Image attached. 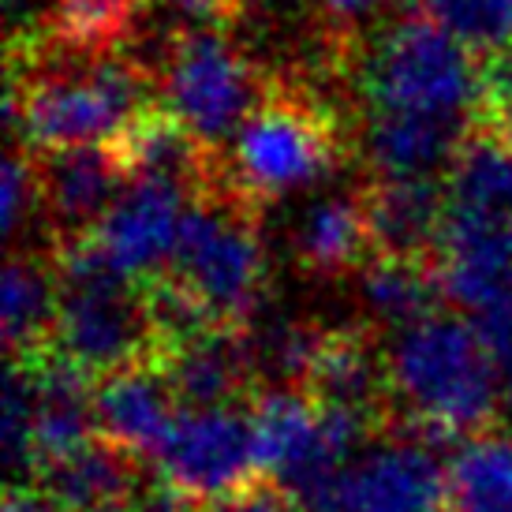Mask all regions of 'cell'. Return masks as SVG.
Returning a JSON list of instances; mask_svg holds the SVG:
<instances>
[{
  "label": "cell",
  "mask_w": 512,
  "mask_h": 512,
  "mask_svg": "<svg viewBox=\"0 0 512 512\" xmlns=\"http://www.w3.org/2000/svg\"><path fill=\"white\" fill-rule=\"evenodd\" d=\"M501 404H505V412L512 415V356L505 359V397H501Z\"/></svg>",
  "instance_id": "obj_32"
},
{
  "label": "cell",
  "mask_w": 512,
  "mask_h": 512,
  "mask_svg": "<svg viewBox=\"0 0 512 512\" xmlns=\"http://www.w3.org/2000/svg\"><path fill=\"white\" fill-rule=\"evenodd\" d=\"M157 101L154 60L131 45L75 53L45 34L8 38V124L27 150L113 143Z\"/></svg>",
  "instance_id": "obj_1"
},
{
  "label": "cell",
  "mask_w": 512,
  "mask_h": 512,
  "mask_svg": "<svg viewBox=\"0 0 512 512\" xmlns=\"http://www.w3.org/2000/svg\"><path fill=\"white\" fill-rule=\"evenodd\" d=\"M449 512H512V438H475L453 456Z\"/></svg>",
  "instance_id": "obj_23"
},
{
  "label": "cell",
  "mask_w": 512,
  "mask_h": 512,
  "mask_svg": "<svg viewBox=\"0 0 512 512\" xmlns=\"http://www.w3.org/2000/svg\"><path fill=\"white\" fill-rule=\"evenodd\" d=\"M370 415L318 400L299 385H273L251 404L258 471L292 490L299 501L363 449Z\"/></svg>",
  "instance_id": "obj_8"
},
{
  "label": "cell",
  "mask_w": 512,
  "mask_h": 512,
  "mask_svg": "<svg viewBox=\"0 0 512 512\" xmlns=\"http://www.w3.org/2000/svg\"><path fill=\"white\" fill-rule=\"evenodd\" d=\"M471 124L423 113H359L356 157L367 176H441Z\"/></svg>",
  "instance_id": "obj_14"
},
{
  "label": "cell",
  "mask_w": 512,
  "mask_h": 512,
  "mask_svg": "<svg viewBox=\"0 0 512 512\" xmlns=\"http://www.w3.org/2000/svg\"><path fill=\"white\" fill-rule=\"evenodd\" d=\"M199 512H303L299 498L281 483H243L221 498H210Z\"/></svg>",
  "instance_id": "obj_28"
},
{
  "label": "cell",
  "mask_w": 512,
  "mask_h": 512,
  "mask_svg": "<svg viewBox=\"0 0 512 512\" xmlns=\"http://www.w3.org/2000/svg\"><path fill=\"white\" fill-rule=\"evenodd\" d=\"M165 281L180 288L210 326L240 329L262 307L270 258L258 232V206L228 191L217 172L187 206Z\"/></svg>",
  "instance_id": "obj_5"
},
{
  "label": "cell",
  "mask_w": 512,
  "mask_h": 512,
  "mask_svg": "<svg viewBox=\"0 0 512 512\" xmlns=\"http://www.w3.org/2000/svg\"><path fill=\"white\" fill-rule=\"evenodd\" d=\"M322 341H326V329H314L311 322H273L251 341V359H255V370L270 374L277 385H299L307 382Z\"/></svg>",
  "instance_id": "obj_25"
},
{
  "label": "cell",
  "mask_w": 512,
  "mask_h": 512,
  "mask_svg": "<svg viewBox=\"0 0 512 512\" xmlns=\"http://www.w3.org/2000/svg\"><path fill=\"white\" fill-rule=\"evenodd\" d=\"M42 217V191H38V169L27 146H19L4 161V232L8 240H19L30 221Z\"/></svg>",
  "instance_id": "obj_27"
},
{
  "label": "cell",
  "mask_w": 512,
  "mask_h": 512,
  "mask_svg": "<svg viewBox=\"0 0 512 512\" xmlns=\"http://www.w3.org/2000/svg\"><path fill=\"white\" fill-rule=\"evenodd\" d=\"M176 8H184L191 19L199 23H221V27H232L240 23L243 15V0H172Z\"/></svg>",
  "instance_id": "obj_30"
},
{
  "label": "cell",
  "mask_w": 512,
  "mask_h": 512,
  "mask_svg": "<svg viewBox=\"0 0 512 512\" xmlns=\"http://www.w3.org/2000/svg\"><path fill=\"white\" fill-rule=\"evenodd\" d=\"M370 251L374 240H370L363 191H337L314 199L292 228V255L314 277L359 273Z\"/></svg>",
  "instance_id": "obj_17"
},
{
  "label": "cell",
  "mask_w": 512,
  "mask_h": 512,
  "mask_svg": "<svg viewBox=\"0 0 512 512\" xmlns=\"http://www.w3.org/2000/svg\"><path fill=\"white\" fill-rule=\"evenodd\" d=\"M60 512H128V505L113 501V505H90V509H60Z\"/></svg>",
  "instance_id": "obj_33"
},
{
  "label": "cell",
  "mask_w": 512,
  "mask_h": 512,
  "mask_svg": "<svg viewBox=\"0 0 512 512\" xmlns=\"http://www.w3.org/2000/svg\"><path fill=\"white\" fill-rule=\"evenodd\" d=\"M191 199L195 195L187 187L169 180H128L109 214L83 240L124 281L143 288L154 285L169 273Z\"/></svg>",
  "instance_id": "obj_11"
},
{
  "label": "cell",
  "mask_w": 512,
  "mask_h": 512,
  "mask_svg": "<svg viewBox=\"0 0 512 512\" xmlns=\"http://www.w3.org/2000/svg\"><path fill=\"white\" fill-rule=\"evenodd\" d=\"M180 404H236L255 370L251 341L236 326H202L157 352Z\"/></svg>",
  "instance_id": "obj_16"
},
{
  "label": "cell",
  "mask_w": 512,
  "mask_h": 512,
  "mask_svg": "<svg viewBox=\"0 0 512 512\" xmlns=\"http://www.w3.org/2000/svg\"><path fill=\"white\" fill-rule=\"evenodd\" d=\"M0 441H4V460L15 479L23 471H38L34 460V382L23 359H15L4 382V412H0Z\"/></svg>",
  "instance_id": "obj_26"
},
{
  "label": "cell",
  "mask_w": 512,
  "mask_h": 512,
  "mask_svg": "<svg viewBox=\"0 0 512 512\" xmlns=\"http://www.w3.org/2000/svg\"><path fill=\"white\" fill-rule=\"evenodd\" d=\"M303 505L307 512H449V464L419 438L378 441Z\"/></svg>",
  "instance_id": "obj_9"
},
{
  "label": "cell",
  "mask_w": 512,
  "mask_h": 512,
  "mask_svg": "<svg viewBox=\"0 0 512 512\" xmlns=\"http://www.w3.org/2000/svg\"><path fill=\"white\" fill-rule=\"evenodd\" d=\"M187 501L191 498H184L180 490H172L169 483L135 486V494H131V501H128V512H191Z\"/></svg>",
  "instance_id": "obj_29"
},
{
  "label": "cell",
  "mask_w": 512,
  "mask_h": 512,
  "mask_svg": "<svg viewBox=\"0 0 512 512\" xmlns=\"http://www.w3.org/2000/svg\"><path fill=\"white\" fill-rule=\"evenodd\" d=\"M146 0H49L38 34L75 53L124 49L135 34Z\"/></svg>",
  "instance_id": "obj_22"
},
{
  "label": "cell",
  "mask_w": 512,
  "mask_h": 512,
  "mask_svg": "<svg viewBox=\"0 0 512 512\" xmlns=\"http://www.w3.org/2000/svg\"><path fill=\"white\" fill-rule=\"evenodd\" d=\"M60 307L49 348L72 359L86 374H113L157 356L161 333L150 292L113 273L94 247L79 240L57 243Z\"/></svg>",
  "instance_id": "obj_6"
},
{
  "label": "cell",
  "mask_w": 512,
  "mask_h": 512,
  "mask_svg": "<svg viewBox=\"0 0 512 512\" xmlns=\"http://www.w3.org/2000/svg\"><path fill=\"white\" fill-rule=\"evenodd\" d=\"M42 490L60 509H90V505H113L135 494V471L131 456L120 453L109 441H86L75 453L60 456L42 471Z\"/></svg>",
  "instance_id": "obj_21"
},
{
  "label": "cell",
  "mask_w": 512,
  "mask_h": 512,
  "mask_svg": "<svg viewBox=\"0 0 512 512\" xmlns=\"http://www.w3.org/2000/svg\"><path fill=\"white\" fill-rule=\"evenodd\" d=\"M356 157V120L329 86L277 72L270 94L217 157V176L251 206L296 195L329 180Z\"/></svg>",
  "instance_id": "obj_2"
},
{
  "label": "cell",
  "mask_w": 512,
  "mask_h": 512,
  "mask_svg": "<svg viewBox=\"0 0 512 512\" xmlns=\"http://www.w3.org/2000/svg\"><path fill=\"white\" fill-rule=\"evenodd\" d=\"M356 113H423L471 124L483 113L486 60L419 0L374 23L348 60Z\"/></svg>",
  "instance_id": "obj_3"
},
{
  "label": "cell",
  "mask_w": 512,
  "mask_h": 512,
  "mask_svg": "<svg viewBox=\"0 0 512 512\" xmlns=\"http://www.w3.org/2000/svg\"><path fill=\"white\" fill-rule=\"evenodd\" d=\"M0 512H60V505L45 490L38 486H23L12 483L8 486V498H4V509Z\"/></svg>",
  "instance_id": "obj_31"
},
{
  "label": "cell",
  "mask_w": 512,
  "mask_h": 512,
  "mask_svg": "<svg viewBox=\"0 0 512 512\" xmlns=\"http://www.w3.org/2000/svg\"><path fill=\"white\" fill-rule=\"evenodd\" d=\"M359 191L378 255H434L449 214V187L441 176H367Z\"/></svg>",
  "instance_id": "obj_15"
},
{
  "label": "cell",
  "mask_w": 512,
  "mask_h": 512,
  "mask_svg": "<svg viewBox=\"0 0 512 512\" xmlns=\"http://www.w3.org/2000/svg\"><path fill=\"white\" fill-rule=\"evenodd\" d=\"M389 397L438 438L479 434L505 397V367L483 329L460 311H434L393 333L385 352Z\"/></svg>",
  "instance_id": "obj_4"
},
{
  "label": "cell",
  "mask_w": 512,
  "mask_h": 512,
  "mask_svg": "<svg viewBox=\"0 0 512 512\" xmlns=\"http://www.w3.org/2000/svg\"><path fill=\"white\" fill-rule=\"evenodd\" d=\"M180 408L184 404L157 359H143V363H131L113 374H101L98 389H94L98 434L120 453H128L131 460L135 456L154 460Z\"/></svg>",
  "instance_id": "obj_13"
},
{
  "label": "cell",
  "mask_w": 512,
  "mask_h": 512,
  "mask_svg": "<svg viewBox=\"0 0 512 512\" xmlns=\"http://www.w3.org/2000/svg\"><path fill=\"white\" fill-rule=\"evenodd\" d=\"M479 57L512 53V0H419Z\"/></svg>",
  "instance_id": "obj_24"
},
{
  "label": "cell",
  "mask_w": 512,
  "mask_h": 512,
  "mask_svg": "<svg viewBox=\"0 0 512 512\" xmlns=\"http://www.w3.org/2000/svg\"><path fill=\"white\" fill-rule=\"evenodd\" d=\"M161 483L191 501L221 498L258 468L251 412L236 404H184L154 456Z\"/></svg>",
  "instance_id": "obj_10"
},
{
  "label": "cell",
  "mask_w": 512,
  "mask_h": 512,
  "mask_svg": "<svg viewBox=\"0 0 512 512\" xmlns=\"http://www.w3.org/2000/svg\"><path fill=\"white\" fill-rule=\"evenodd\" d=\"M42 191V221L53 240L68 243L86 236L109 214L116 195L128 187L124 157L113 143L60 146V150H30Z\"/></svg>",
  "instance_id": "obj_12"
},
{
  "label": "cell",
  "mask_w": 512,
  "mask_h": 512,
  "mask_svg": "<svg viewBox=\"0 0 512 512\" xmlns=\"http://www.w3.org/2000/svg\"><path fill=\"white\" fill-rule=\"evenodd\" d=\"M303 385L318 400L363 415H370L378 408V400L389 397L385 363L374 356L367 337H359L356 329H329Z\"/></svg>",
  "instance_id": "obj_19"
},
{
  "label": "cell",
  "mask_w": 512,
  "mask_h": 512,
  "mask_svg": "<svg viewBox=\"0 0 512 512\" xmlns=\"http://www.w3.org/2000/svg\"><path fill=\"white\" fill-rule=\"evenodd\" d=\"M154 72L161 105L217 154L270 94L277 75L251 57L221 23L172 30L154 57Z\"/></svg>",
  "instance_id": "obj_7"
},
{
  "label": "cell",
  "mask_w": 512,
  "mask_h": 512,
  "mask_svg": "<svg viewBox=\"0 0 512 512\" xmlns=\"http://www.w3.org/2000/svg\"><path fill=\"white\" fill-rule=\"evenodd\" d=\"M438 296L445 288L438 281V270L423 258L408 255H374L359 266V303L370 322L385 329H404L438 311Z\"/></svg>",
  "instance_id": "obj_18"
},
{
  "label": "cell",
  "mask_w": 512,
  "mask_h": 512,
  "mask_svg": "<svg viewBox=\"0 0 512 512\" xmlns=\"http://www.w3.org/2000/svg\"><path fill=\"white\" fill-rule=\"evenodd\" d=\"M60 307V270L49 255H12L4 270V341L12 356L49 348Z\"/></svg>",
  "instance_id": "obj_20"
}]
</instances>
